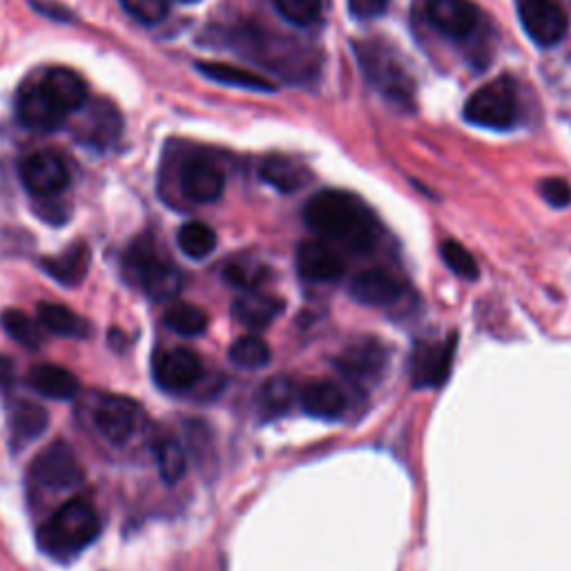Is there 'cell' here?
I'll return each mask as SVG.
<instances>
[{"label": "cell", "instance_id": "obj_1", "mask_svg": "<svg viewBox=\"0 0 571 571\" xmlns=\"http://www.w3.org/2000/svg\"><path fill=\"white\" fill-rule=\"evenodd\" d=\"M306 226L324 242L341 244L353 253H370L377 244V220L355 197L341 190H322L304 206Z\"/></svg>", "mask_w": 571, "mask_h": 571}, {"label": "cell", "instance_id": "obj_2", "mask_svg": "<svg viewBox=\"0 0 571 571\" xmlns=\"http://www.w3.org/2000/svg\"><path fill=\"white\" fill-rule=\"evenodd\" d=\"M101 536V520L90 502L74 498L59 507L37 531L41 551L68 560L88 549Z\"/></svg>", "mask_w": 571, "mask_h": 571}, {"label": "cell", "instance_id": "obj_3", "mask_svg": "<svg viewBox=\"0 0 571 571\" xmlns=\"http://www.w3.org/2000/svg\"><path fill=\"white\" fill-rule=\"evenodd\" d=\"M355 54L364 77L377 92L400 108L411 110L416 105V81L387 45L379 41L355 43Z\"/></svg>", "mask_w": 571, "mask_h": 571}, {"label": "cell", "instance_id": "obj_4", "mask_svg": "<svg viewBox=\"0 0 571 571\" xmlns=\"http://www.w3.org/2000/svg\"><path fill=\"white\" fill-rule=\"evenodd\" d=\"M125 271L154 302L170 299L181 290V273L163 259L150 237H139L125 253Z\"/></svg>", "mask_w": 571, "mask_h": 571}, {"label": "cell", "instance_id": "obj_5", "mask_svg": "<svg viewBox=\"0 0 571 571\" xmlns=\"http://www.w3.org/2000/svg\"><path fill=\"white\" fill-rule=\"evenodd\" d=\"M465 119L473 125L491 130L513 128L520 119V101L513 79L500 77L471 94L465 103Z\"/></svg>", "mask_w": 571, "mask_h": 571}, {"label": "cell", "instance_id": "obj_6", "mask_svg": "<svg viewBox=\"0 0 571 571\" xmlns=\"http://www.w3.org/2000/svg\"><path fill=\"white\" fill-rule=\"evenodd\" d=\"M32 480L48 491H70L83 482V467L74 449L59 440L45 447L32 462Z\"/></svg>", "mask_w": 571, "mask_h": 571}, {"label": "cell", "instance_id": "obj_7", "mask_svg": "<svg viewBox=\"0 0 571 571\" xmlns=\"http://www.w3.org/2000/svg\"><path fill=\"white\" fill-rule=\"evenodd\" d=\"M72 116H74V121H72L74 139L83 145H90L96 150H108L121 136V130H123L121 114L105 99L88 101Z\"/></svg>", "mask_w": 571, "mask_h": 571}, {"label": "cell", "instance_id": "obj_8", "mask_svg": "<svg viewBox=\"0 0 571 571\" xmlns=\"http://www.w3.org/2000/svg\"><path fill=\"white\" fill-rule=\"evenodd\" d=\"M516 10L536 45L553 48L564 39L569 19L560 0H516Z\"/></svg>", "mask_w": 571, "mask_h": 571}, {"label": "cell", "instance_id": "obj_9", "mask_svg": "<svg viewBox=\"0 0 571 571\" xmlns=\"http://www.w3.org/2000/svg\"><path fill=\"white\" fill-rule=\"evenodd\" d=\"M21 181L32 197L54 200L70 185V170L57 152L43 150L21 163Z\"/></svg>", "mask_w": 571, "mask_h": 571}, {"label": "cell", "instance_id": "obj_10", "mask_svg": "<svg viewBox=\"0 0 571 571\" xmlns=\"http://www.w3.org/2000/svg\"><path fill=\"white\" fill-rule=\"evenodd\" d=\"M335 366L357 385L373 383L389 366V348L375 337H357L335 357Z\"/></svg>", "mask_w": 571, "mask_h": 571}, {"label": "cell", "instance_id": "obj_11", "mask_svg": "<svg viewBox=\"0 0 571 571\" xmlns=\"http://www.w3.org/2000/svg\"><path fill=\"white\" fill-rule=\"evenodd\" d=\"M17 114L21 123L37 132H54L65 125L70 114L59 105V101L43 85L41 77L23 85L17 101Z\"/></svg>", "mask_w": 571, "mask_h": 571}, {"label": "cell", "instance_id": "obj_12", "mask_svg": "<svg viewBox=\"0 0 571 571\" xmlns=\"http://www.w3.org/2000/svg\"><path fill=\"white\" fill-rule=\"evenodd\" d=\"M204 377V364L190 348H172L154 359V379L163 391L183 394Z\"/></svg>", "mask_w": 571, "mask_h": 571}, {"label": "cell", "instance_id": "obj_13", "mask_svg": "<svg viewBox=\"0 0 571 571\" xmlns=\"http://www.w3.org/2000/svg\"><path fill=\"white\" fill-rule=\"evenodd\" d=\"M458 337L451 335L445 341L418 344L411 357V379L416 389H440L451 373Z\"/></svg>", "mask_w": 571, "mask_h": 571}, {"label": "cell", "instance_id": "obj_14", "mask_svg": "<svg viewBox=\"0 0 571 571\" xmlns=\"http://www.w3.org/2000/svg\"><path fill=\"white\" fill-rule=\"evenodd\" d=\"M141 407L123 396H108L94 409L96 431L112 445H125L141 425Z\"/></svg>", "mask_w": 571, "mask_h": 571}, {"label": "cell", "instance_id": "obj_15", "mask_svg": "<svg viewBox=\"0 0 571 571\" xmlns=\"http://www.w3.org/2000/svg\"><path fill=\"white\" fill-rule=\"evenodd\" d=\"M297 273L302 279L313 284L339 282L346 273L341 255L324 239H308L297 246Z\"/></svg>", "mask_w": 571, "mask_h": 571}, {"label": "cell", "instance_id": "obj_16", "mask_svg": "<svg viewBox=\"0 0 571 571\" xmlns=\"http://www.w3.org/2000/svg\"><path fill=\"white\" fill-rule=\"evenodd\" d=\"M431 26L458 41L471 39L480 28V10L471 0H427Z\"/></svg>", "mask_w": 571, "mask_h": 571}, {"label": "cell", "instance_id": "obj_17", "mask_svg": "<svg viewBox=\"0 0 571 571\" xmlns=\"http://www.w3.org/2000/svg\"><path fill=\"white\" fill-rule=\"evenodd\" d=\"M181 193L195 204H215L226 190V176L220 165L195 159L181 167Z\"/></svg>", "mask_w": 571, "mask_h": 571}, {"label": "cell", "instance_id": "obj_18", "mask_svg": "<svg viewBox=\"0 0 571 571\" xmlns=\"http://www.w3.org/2000/svg\"><path fill=\"white\" fill-rule=\"evenodd\" d=\"M348 293L364 306H391L402 297V284L383 268H370L353 277Z\"/></svg>", "mask_w": 571, "mask_h": 571}, {"label": "cell", "instance_id": "obj_19", "mask_svg": "<svg viewBox=\"0 0 571 571\" xmlns=\"http://www.w3.org/2000/svg\"><path fill=\"white\" fill-rule=\"evenodd\" d=\"M28 387L50 400H72L79 394V377L59 364H39L28 370Z\"/></svg>", "mask_w": 571, "mask_h": 571}, {"label": "cell", "instance_id": "obj_20", "mask_svg": "<svg viewBox=\"0 0 571 571\" xmlns=\"http://www.w3.org/2000/svg\"><path fill=\"white\" fill-rule=\"evenodd\" d=\"M346 394L328 379H315L299 391V405L306 416L319 420H335L346 411Z\"/></svg>", "mask_w": 571, "mask_h": 571}, {"label": "cell", "instance_id": "obj_21", "mask_svg": "<svg viewBox=\"0 0 571 571\" xmlns=\"http://www.w3.org/2000/svg\"><path fill=\"white\" fill-rule=\"evenodd\" d=\"M43 85L50 90V94L59 101V105L72 116L90 101L88 83L81 74L68 68H52L41 77Z\"/></svg>", "mask_w": 571, "mask_h": 571}, {"label": "cell", "instance_id": "obj_22", "mask_svg": "<svg viewBox=\"0 0 571 571\" xmlns=\"http://www.w3.org/2000/svg\"><path fill=\"white\" fill-rule=\"evenodd\" d=\"M284 310V302L275 295L246 290L233 304V315L237 322L248 326L251 330H262L271 326Z\"/></svg>", "mask_w": 571, "mask_h": 571}, {"label": "cell", "instance_id": "obj_23", "mask_svg": "<svg viewBox=\"0 0 571 571\" xmlns=\"http://www.w3.org/2000/svg\"><path fill=\"white\" fill-rule=\"evenodd\" d=\"M197 72L204 74L206 79L222 83V85H233V88H244V90H253V92H275L277 83L271 81L268 77L246 70V68H237L231 63H215V61H200L195 63Z\"/></svg>", "mask_w": 571, "mask_h": 571}, {"label": "cell", "instance_id": "obj_24", "mask_svg": "<svg viewBox=\"0 0 571 571\" xmlns=\"http://www.w3.org/2000/svg\"><path fill=\"white\" fill-rule=\"evenodd\" d=\"M41 268L63 286H77L85 279L90 271V248L85 244H74L57 257H45Z\"/></svg>", "mask_w": 571, "mask_h": 571}, {"label": "cell", "instance_id": "obj_25", "mask_svg": "<svg viewBox=\"0 0 571 571\" xmlns=\"http://www.w3.org/2000/svg\"><path fill=\"white\" fill-rule=\"evenodd\" d=\"M295 400H299V391L288 375L268 377L257 394V407L262 418H279L293 409Z\"/></svg>", "mask_w": 571, "mask_h": 571}, {"label": "cell", "instance_id": "obj_26", "mask_svg": "<svg viewBox=\"0 0 571 571\" xmlns=\"http://www.w3.org/2000/svg\"><path fill=\"white\" fill-rule=\"evenodd\" d=\"M48 427H50V416L37 402H23L10 416V436L19 449L41 438L48 431Z\"/></svg>", "mask_w": 571, "mask_h": 571}, {"label": "cell", "instance_id": "obj_27", "mask_svg": "<svg viewBox=\"0 0 571 571\" xmlns=\"http://www.w3.org/2000/svg\"><path fill=\"white\" fill-rule=\"evenodd\" d=\"M262 179L275 190H279V193L290 195V193H297V190H302L310 181V172L299 161L277 156V159H268L262 165Z\"/></svg>", "mask_w": 571, "mask_h": 571}, {"label": "cell", "instance_id": "obj_28", "mask_svg": "<svg viewBox=\"0 0 571 571\" xmlns=\"http://www.w3.org/2000/svg\"><path fill=\"white\" fill-rule=\"evenodd\" d=\"M39 319L41 324L61 337H74V339H85L90 337V324L74 313L72 308L63 306V304H52V302H43L39 304Z\"/></svg>", "mask_w": 571, "mask_h": 571}, {"label": "cell", "instance_id": "obj_29", "mask_svg": "<svg viewBox=\"0 0 571 571\" xmlns=\"http://www.w3.org/2000/svg\"><path fill=\"white\" fill-rule=\"evenodd\" d=\"M176 242H179V248L185 257L202 262V259H206L215 253L217 233L204 222H187L179 228Z\"/></svg>", "mask_w": 571, "mask_h": 571}, {"label": "cell", "instance_id": "obj_30", "mask_svg": "<svg viewBox=\"0 0 571 571\" xmlns=\"http://www.w3.org/2000/svg\"><path fill=\"white\" fill-rule=\"evenodd\" d=\"M165 326L179 335L185 337H197L202 333H206L208 328V315L204 308L195 306V304H187V302H176L165 310L163 317Z\"/></svg>", "mask_w": 571, "mask_h": 571}, {"label": "cell", "instance_id": "obj_31", "mask_svg": "<svg viewBox=\"0 0 571 571\" xmlns=\"http://www.w3.org/2000/svg\"><path fill=\"white\" fill-rule=\"evenodd\" d=\"M154 456H156L159 473L165 485H176L183 480V476L187 471V456H185V449L176 440H172V438L161 440L154 447Z\"/></svg>", "mask_w": 571, "mask_h": 571}, {"label": "cell", "instance_id": "obj_32", "mask_svg": "<svg viewBox=\"0 0 571 571\" xmlns=\"http://www.w3.org/2000/svg\"><path fill=\"white\" fill-rule=\"evenodd\" d=\"M228 357L235 366L246 368V370H255V368H262L271 361V348L262 337L244 335L231 346Z\"/></svg>", "mask_w": 571, "mask_h": 571}, {"label": "cell", "instance_id": "obj_33", "mask_svg": "<svg viewBox=\"0 0 571 571\" xmlns=\"http://www.w3.org/2000/svg\"><path fill=\"white\" fill-rule=\"evenodd\" d=\"M0 322H3L6 333H8L14 341H19L21 346H26L28 350H37V348L43 344L41 330L37 328V324H34L23 310L8 308V310L3 313V317H0Z\"/></svg>", "mask_w": 571, "mask_h": 571}, {"label": "cell", "instance_id": "obj_34", "mask_svg": "<svg viewBox=\"0 0 571 571\" xmlns=\"http://www.w3.org/2000/svg\"><path fill=\"white\" fill-rule=\"evenodd\" d=\"M279 17L297 28H310L322 17V0H275Z\"/></svg>", "mask_w": 571, "mask_h": 571}, {"label": "cell", "instance_id": "obj_35", "mask_svg": "<svg viewBox=\"0 0 571 571\" xmlns=\"http://www.w3.org/2000/svg\"><path fill=\"white\" fill-rule=\"evenodd\" d=\"M440 255L445 259V264L456 273L460 275L462 279H478L480 275V268H478V262L473 259V255L458 242H445L440 246Z\"/></svg>", "mask_w": 571, "mask_h": 571}, {"label": "cell", "instance_id": "obj_36", "mask_svg": "<svg viewBox=\"0 0 571 571\" xmlns=\"http://www.w3.org/2000/svg\"><path fill=\"white\" fill-rule=\"evenodd\" d=\"M121 6L143 26H159L170 12V0H121Z\"/></svg>", "mask_w": 571, "mask_h": 571}, {"label": "cell", "instance_id": "obj_37", "mask_svg": "<svg viewBox=\"0 0 571 571\" xmlns=\"http://www.w3.org/2000/svg\"><path fill=\"white\" fill-rule=\"evenodd\" d=\"M224 279L244 293L257 290V286L264 282V271L244 262H233L224 268Z\"/></svg>", "mask_w": 571, "mask_h": 571}, {"label": "cell", "instance_id": "obj_38", "mask_svg": "<svg viewBox=\"0 0 571 571\" xmlns=\"http://www.w3.org/2000/svg\"><path fill=\"white\" fill-rule=\"evenodd\" d=\"M540 193H542V200L553 208H567L571 204V185L564 179H558V176L544 179L540 185Z\"/></svg>", "mask_w": 571, "mask_h": 571}, {"label": "cell", "instance_id": "obj_39", "mask_svg": "<svg viewBox=\"0 0 571 571\" xmlns=\"http://www.w3.org/2000/svg\"><path fill=\"white\" fill-rule=\"evenodd\" d=\"M391 6V0H348V10L355 19L368 21L379 14H385Z\"/></svg>", "mask_w": 571, "mask_h": 571}, {"label": "cell", "instance_id": "obj_40", "mask_svg": "<svg viewBox=\"0 0 571 571\" xmlns=\"http://www.w3.org/2000/svg\"><path fill=\"white\" fill-rule=\"evenodd\" d=\"M14 383H17V368H14L12 357L0 355V391L10 394Z\"/></svg>", "mask_w": 571, "mask_h": 571}, {"label": "cell", "instance_id": "obj_41", "mask_svg": "<svg viewBox=\"0 0 571 571\" xmlns=\"http://www.w3.org/2000/svg\"><path fill=\"white\" fill-rule=\"evenodd\" d=\"M176 3H200V0H176Z\"/></svg>", "mask_w": 571, "mask_h": 571}]
</instances>
